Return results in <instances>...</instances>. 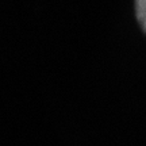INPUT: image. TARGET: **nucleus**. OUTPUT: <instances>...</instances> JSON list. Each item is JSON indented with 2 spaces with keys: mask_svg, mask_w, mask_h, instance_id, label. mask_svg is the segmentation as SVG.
Returning <instances> with one entry per match:
<instances>
[{
  "mask_svg": "<svg viewBox=\"0 0 146 146\" xmlns=\"http://www.w3.org/2000/svg\"><path fill=\"white\" fill-rule=\"evenodd\" d=\"M134 11L142 31L146 34V0H134Z\"/></svg>",
  "mask_w": 146,
  "mask_h": 146,
  "instance_id": "1",
  "label": "nucleus"
}]
</instances>
